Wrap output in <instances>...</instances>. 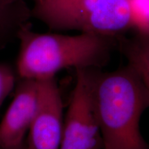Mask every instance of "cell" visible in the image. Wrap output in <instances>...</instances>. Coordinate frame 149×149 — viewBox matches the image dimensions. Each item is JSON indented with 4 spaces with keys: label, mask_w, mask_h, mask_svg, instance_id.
Segmentation results:
<instances>
[{
    "label": "cell",
    "mask_w": 149,
    "mask_h": 149,
    "mask_svg": "<svg viewBox=\"0 0 149 149\" xmlns=\"http://www.w3.org/2000/svg\"><path fill=\"white\" fill-rule=\"evenodd\" d=\"M91 100L103 149H149L140 130L149 95L128 65L112 72L91 69Z\"/></svg>",
    "instance_id": "cell-1"
},
{
    "label": "cell",
    "mask_w": 149,
    "mask_h": 149,
    "mask_svg": "<svg viewBox=\"0 0 149 149\" xmlns=\"http://www.w3.org/2000/svg\"><path fill=\"white\" fill-rule=\"evenodd\" d=\"M20 43L17 72L21 79L55 77L67 68L100 69L109 61L118 37L80 33L76 35L40 33L26 24L17 35Z\"/></svg>",
    "instance_id": "cell-2"
},
{
    "label": "cell",
    "mask_w": 149,
    "mask_h": 149,
    "mask_svg": "<svg viewBox=\"0 0 149 149\" xmlns=\"http://www.w3.org/2000/svg\"><path fill=\"white\" fill-rule=\"evenodd\" d=\"M32 17L51 30L120 37L133 29L128 0H31Z\"/></svg>",
    "instance_id": "cell-3"
},
{
    "label": "cell",
    "mask_w": 149,
    "mask_h": 149,
    "mask_svg": "<svg viewBox=\"0 0 149 149\" xmlns=\"http://www.w3.org/2000/svg\"><path fill=\"white\" fill-rule=\"evenodd\" d=\"M91 70H75V85L64 116L59 149H103L91 100Z\"/></svg>",
    "instance_id": "cell-4"
},
{
    "label": "cell",
    "mask_w": 149,
    "mask_h": 149,
    "mask_svg": "<svg viewBox=\"0 0 149 149\" xmlns=\"http://www.w3.org/2000/svg\"><path fill=\"white\" fill-rule=\"evenodd\" d=\"M38 98L30 125L29 149H59L64 126V106L55 77L37 80Z\"/></svg>",
    "instance_id": "cell-5"
},
{
    "label": "cell",
    "mask_w": 149,
    "mask_h": 149,
    "mask_svg": "<svg viewBox=\"0 0 149 149\" xmlns=\"http://www.w3.org/2000/svg\"><path fill=\"white\" fill-rule=\"evenodd\" d=\"M14 97L0 123V147L22 144L28 133L38 98L37 80L20 78Z\"/></svg>",
    "instance_id": "cell-6"
},
{
    "label": "cell",
    "mask_w": 149,
    "mask_h": 149,
    "mask_svg": "<svg viewBox=\"0 0 149 149\" xmlns=\"http://www.w3.org/2000/svg\"><path fill=\"white\" fill-rule=\"evenodd\" d=\"M117 48L127 60L128 64L139 76L149 95V33L135 31L127 37L117 39Z\"/></svg>",
    "instance_id": "cell-7"
},
{
    "label": "cell",
    "mask_w": 149,
    "mask_h": 149,
    "mask_svg": "<svg viewBox=\"0 0 149 149\" xmlns=\"http://www.w3.org/2000/svg\"><path fill=\"white\" fill-rule=\"evenodd\" d=\"M31 8L26 0H0V50L13 39L20 29L29 23Z\"/></svg>",
    "instance_id": "cell-8"
},
{
    "label": "cell",
    "mask_w": 149,
    "mask_h": 149,
    "mask_svg": "<svg viewBox=\"0 0 149 149\" xmlns=\"http://www.w3.org/2000/svg\"><path fill=\"white\" fill-rule=\"evenodd\" d=\"M133 29L149 33V0H128Z\"/></svg>",
    "instance_id": "cell-9"
},
{
    "label": "cell",
    "mask_w": 149,
    "mask_h": 149,
    "mask_svg": "<svg viewBox=\"0 0 149 149\" xmlns=\"http://www.w3.org/2000/svg\"><path fill=\"white\" fill-rule=\"evenodd\" d=\"M15 85V76L8 65L0 64V109Z\"/></svg>",
    "instance_id": "cell-10"
},
{
    "label": "cell",
    "mask_w": 149,
    "mask_h": 149,
    "mask_svg": "<svg viewBox=\"0 0 149 149\" xmlns=\"http://www.w3.org/2000/svg\"><path fill=\"white\" fill-rule=\"evenodd\" d=\"M0 149H29L27 146L26 140L22 143V144L18 145V146L15 147H10V148H3V147H0Z\"/></svg>",
    "instance_id": "cell-11"
}]
</instances>
